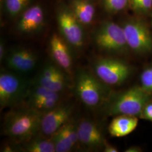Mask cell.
<instances>
[{"instance_id":"cell-18","label":"cell","mask_w":152,"mask_h":152,"mask_svg":"<svg viewBox=\"0 0 152 152\" xmlns=\"http://www.w3.org/2000/svg\"><path fill=\"white\" fill-rule=\"evenodd\" d=\"M73 14L83 25L90 24L94 19L95 8L87 0H73L72 3Z\"/></svg>"},{"instance_id":"cell-13","label":"cell","mask_w":152,"mask_h":152,"mask_svg":"<svg viewBox=\"0 0 152 152\" xmlns=\"http://www.w3.org/2000/svg\"><path fill=\"white\" fill-rule=\"evenodd\" d=\"M78 140L82 146L87 149L103 148L105 142L103 132L92 121L83 119L77 123Z\"/></svg>"},{"instance_id":"cell-25","label":"cell","mask_w":152,"mask_h":152,"mask_svg":"<svg viewBox=\"0 0 152 152\" xmlns=\"http://www.w3.org/2000/svg\"><path fill=\"white\" fill-rule=\"evenodd\" d=\"M15 144H18L16 142H14V144L8 143L6 142L5 144L2 145V148L1 149V152H15L16 148H15Z\"/></svg>"},{"instance_id":"cell-14","label":"cell","mask_w":152,"mask_h":152,"mask_svg":"<svg viewBox=\"0 0 152 152\" xmlns=\"http://www.w3.org/2000/svg\"><path fill=\"white\" fill-rule=\"evenodd\" d=\"M56 152H68L78 143L77 123L71 119L50 137Z\"/></svg>"},{"instance_id":"cell-8","label":"cell","mask_w":152,"mask_h":152,"mask_svg":"<svg viewBox=\"0 0 152 152\" xmlns=\"http://www.w3.org/2000/svg\"><path fill=\"white\" fill-rule=\"evenodd\" d=\"M73 107L71 104L61 103L42 115L39 133L50 137L72 118Z\"/></svg>"},{"instance_id":"cell-26","label":"cell","mask_w":152,"mask_h":152,"mask_svg":"<svg viewBox=\"0 0 152 152\" xmlns=\"http://www.w3.org/2000/svg\"><path fill=\"white\" fill-rule=\"evenodd\" d=\"M104 152H118V149L114 145L109 144L105 141L103 147Z\"/></svg>"},{"instance_id":"cell-6","label":"cell","mask_w":152,"mask_h":152,"mask_svg":"<svg viewBox=\"0 0 152 152\" xmlns=\"http://www.w3.org/2000/svg\"><path fill=\"white\" fill-rule=\"evenodd\" d=\"M95 42L98 48L112 54H124L129 48L123 28L112 22H105L98 29Z\"/></svg>"},{"instance_id":"cell-15","label":"cell","mask_w":152,"mask_h":152,"mask_svg":"<svg viewBox=\"0 0 152 152\" xmlns=\"http://www.w3.org/2000/svg\"><path fill=\"white\" fill-rule=\"evenodd\" d=\"M44 11L39 5L33 6L22 15L17 25L18 30L24 34L38 32L43 26Z\"/></svg>"},{"instance_id":"cell-21","label":"cell","mask_w":152,"mask_h":152,"mask_svg":"<svg viewBox=\"0 0 152 152\" xmlns=\"http://www.w3.org/2000/svg\"><path fill=\"white\" fill-rule=\"evenodd\" d=\"M127 2L128 0H103L104 6L109 12H116L124 9Z\"/></svg>"},{"instance_id":"cell-12","label":"cell","mask_w":152,"mask_h":152,"mask_svg":"<svg viewBox=\"0 0 152 152\" xmlns=\"http://www.w3.org/2000/svg\"><path fill=\"white\" fill-rule=\"evenodd\" d=\"M66 43L64 38L54 33L49 41V50L55 64L70 77L73 74V63L71 51Z\"/></svg>"},{"instance_id":"cell-19","label":"cell","mask_w":152,"mask_h":152,"mask_svg":"<svg viewBox=\"0 0 152 152\" xmlns=\"http://www.w3.org/2000/svg\"><path fill=\"white\" fill-rule=\"evenodd\" d=\"M66 73L55 63H46L33 82V83L46 87L57 77Z\"/></svg>"},{"instance_id":"cell-16","label":"cell","mask_w":152,"mask_h":152,"mask_svg":"<svg viewBox=\"0 0 152 152\" xmlns=\"http://www.w3.org/2000/svg\"><path fill=\"white\" fill-rule=\"evenodd\" d=\"M138 121L136 117L126 115H117L109 125V133L113 137L127 136L136 129Z\"/></svg>"},{"instance_id":"cell-5","label":"cell","mask_w":152,"mask_h":152,"mask_svg":"<svg viewBox=\"0 0 152 152\" xmlns=\"http://www.w3.org/2000/svg\"><path fill=\"white\" fill-rule=\"evenodd\" d=\"M94 73L107 86H117L129 78L132 69L124 60L113 57L98 58L93 63Z\"/></svg>"},{"instance_id":"cell-24","label":"cell","mask_w":152,"mask_h":152,"mask_svg":"<svg viewBox=\"0 0 152 152\" xmlns=\"http://www.w3.org/2000/svg\"><path fill=\"white\" fill-rule=\"evenodd\" d=\"M140 118L149 121L152 123V100L146 105Z\"/></svg>"},{"instance_id":"cell-17","label":"cell","mask_w":152,"mask_h":152,"mask_svg":"<svg viewBox=\"0 0 152 152\" xmlns=\"http://www.w3.org/2000/svg\"><path fill=\"white\" fill-rule=\"evenodd\" d=\"M21 150L26 152H56L50 137L36 135L29 140L20 144Z\"/></svg>"},{"instance_id":"cell-10","label":"cell","mask_w":152,"mask_h":152,"mask_svg":"<svg viewBox=\"0 0 152 152\" xmlns=\"http://www.w3.org/2000/svg\"><path fill=\"white\" fill-rule=\"evenodd\" d=\"M60 32L67 43L80 49L84 43V34L81 24L77 19L73 12H60L58 16Z\"/></svg>"},{"instance_id":"cell-22","label":"cell","mask_w":152,"mask_h":152,"mask_svg":"<svg viewBox=\"0 0 152 152\" xmlns=\"http://www.w3.org/2000/svg\"><path fill=\"white\" fill-rule=\"evenodd\" d=\"M141 86L152 94V66L147 67L140 75Z\"/></svg>"},{"instance_id":"cell-23","label":"cell","mask_w":152,"mask_h":152,"mask_svg":"<svg viewBox=\"0 0 152 152\" xmlns=\"http://www.w3.org/2000/svg\"><path fill=\"white\" fill-rule=\"evenodd\" d=\"M134 9L139 10H147L152 6V0H131Z\"/></svg>"},{"instance_id":"cell-28","label":"cell","mask_w":152,"mask_h":152,"mask_svg":"<svg viewBox=\"0 0 152 152\" xmlns=\"http://www.w3.org/2000/svg\"><path fill=\"white\" fill-rule=\"evenodd\" d=\"M141 151H142V149L140 148L136 147V146L130 147L125 151L126 152H139Z\"/></svg>"},{"instance_id":"cell-1","label":"cell","mask_w":152,"mask_h":152,"mask_svg":"<svg viewBox=\"0 0 152 152\" xmlns=\"http://www.w3.org/2000/svg\"><path fill=\"white\" fill-rule=\"evenodd\" d=\"M12 108L4 117V134L18 144L37 135L40 131L42 114L27 105Z\"/></svg>"},{"instance_id":"cell-9","label":"cell","mask_w":152,"mask_h":152,"mask_svg":"<svg viewBox=\"0 0 152 152\" xmlns=\"http://www.w3.org/2000/svg\"><path fill=\"white\" fill-rule=\"evenodd\" d=\"M26 101L28 107L42 114L61 103L59 92H55L33 82Z\"/></svg>"},{"instance_id":"cell-4","label":"cell","mask_w":152,"mask_h":152,"mask_svg":"<svg viewBox=\"0 0 152 152\" xmlns=\"http://www.w3.org/2000/svg\"><path fill=\"white\" fill-rule=\"evenodd\" d=\"M32 86L19 75L12 71L2 70L0 73L1 109L14 108L26 100Z\"/></svg>"},{"instance_id":"cell-7","label":"cell","mask_w":152,"mask_h":152,"mask_svg":"<svg viewBox=\"0 0 152 152\" xmlns=\"http://www.w3.org/2000/svg\"><path fill=\"white\" fill-rule=\"evenodd\" d=\"M130 49L137 54H148L152 51V36L147 25L137 20L125 22L122 26Z\"/></svg>"},{"instance_id":"cell-3","label":"cell","mask_w":152,"mask_h":152,"mask_svg":"<svg viewBox=\"0 0 152 152\" xmlns=\"http://www.w3.org/2000/svg\"><path fill=\"white\" fill-rule=\"evenodd\" d=\"M107 86L94 73L87 69H80L76 73V95L88 108H97L105 103L110 95Z\"/></svg>"},{"instance_id":"cell-11","label":"cell","mask_w":152,"mask_h":152,"mask_svg":"<svg viewBox=\"0 0 152 152\" xmlns=\"http://www.w3.org/2000/svg\"><path fill=\"white\" fill-rule=\"evenodd\" d=\"M6 65L16 73H27L36 68L38 56L30 49L19 48L11 50L6 55Z\"/></svg>"},{"instance_id":"cell-2","label":"cell","mask_w":152,"mask_h":152,"mask_svg":"<svg viewBox=\"0 0 152 152\" xmlns=\"http://www.w3.org/2000/svg\"><path fill=\"white\" fill-rule=\"evenodd\" d=\"M152 100V94L141 86H135L110 95L103 104L104 109L110 116L126 115L140 118L146 105Z\"/></svg>"},{"instance_id":"cell-20","label":"cell","mask_w":152,"mask_h":152,"mask_svg":"<svg viewBox=\"0 0 152 152\" xmlns=\"http://www.w3.org/2000/svg\"><path fill=\"white\" fill-rule=\"evenodd\" d=\"M31 0H5L6 9L11 16H17L29 4Z\"/></svg>"},{"instance_id":"cell-27","label":"cell","mask_w":152,"mask_h":152,"mask_svg":"<svg viewBox=\"0 0 152 152\" xmlns=\"http://www.w3.org/2000/svg\"><path fill=\"white\" fill-rule=\"evenodd\" d=\"M5 45L3 41H1L0 44V61L1 62L5 58Z\"/></svg>"}]
</instances>
